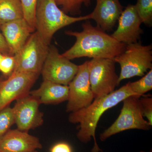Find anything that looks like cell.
Listing matches in <instances>:
<instances>
[{
    "instance_id": "18",
    "label": "cell",
    "mask_w": 152,
    "mask_h": 152,
    "mask_svg": "<svg viewBox=\"0 0 152 152\" xmlns=\"http://www.w3.org/2000/svg\"><path fill=\"white\" fill-rule=\"evenodd\" d=\"M131 90L135 94L136 97L140 98L144 94L152 89V69L150 70L141 79L137 81L130 83Z\"/></svg>"
},
{
    "instance_id": "1",
    "label": "cell",
    "mask_w": 152,
    "mask_h": 152,
    "mask_svg": "<svg viewBox=\"0 0 152 152\" xmlns=\"http://www.w3.org/2000/svg\"><path fill=\"white\" fill-rule=\"evenodd\" d=\"M82 28L81 32H65L66 34L76 38L73 45L62 54L68 59L82 57L114 59L125 50L126 45L116 40L100 28L94 26L88 20Z\"/></svg>"
},
{
    "instance_id": "26",
    "label": "cell",
    "mask_w": 152,
    "mask_h": 152,
    "mask_svg": "<svg viewBox=\"0 0 152 152\" xmlns=\"http://www.w3.org/2000/svg\"><path fill=\"white\" fill-rule=\"evenodd\" d=\"M0 53L3 55L13 56L11 53L8 46L6 42L5 39L2 34L0 32Z\"/></svg>"
},
{
    "instance_id": "17",
    "label": "cell",
    "mask_w": 152,
    "mask_h": 152,
    "mask_svg": "<svg viewBox=\"0 0 152 152\" xmlns=\"http://www.w3.org/2000/svg\"><path fill=\"white\" fill-rule=\"evenodd\" d=\"M23 18V11L20 0H0V27Z\"/></svg>"
},
{
    "instance_id": "12",
    "label": "cell",
    "mask_w": 152,
    "mask_h": 152,
    "mask_svg": "<svg viewBox=\"0 0 152 152\" xmlns=\"http://www.w3.org/2000/svg\"><path fill=\"white\" fill-rule=\"evenodd\" d=\"M118 26L111 35L119 42L127 45L137 42L143 33L141 20L135 6L129 5L123 11L118 20Z\"/></svg>"
},
{
    "instance_id": "14",
    "label": "cell",
    "mask_w": 152,
    "mask_h": 152,
    "mask_svg": "<svg viewBox=\"0 0 152 152\" xmlns=\"http://www.w3.org/2000/svg\"><path fill=\"white\" fill-rule=\"evenodd\" d=\"M0 30L13 56L18 53L35 31L24 18L3 25Z\"/></svg>"
},
{
    "instance_id": "31",
    "label": "cell",
    "mask_w": 152,
    "mask_h": 152,
    "mask_svg": "<svg viewBox=\"0 0 152 152\" xmlns=\"http://www.w3.org/2000/svg\"></svg>"
},
{
    "instance_id": "10",
    "label": "cell",
    "mask_w": 152,
    "mask_h": 152,
    "mask_svg": "<svg viewBox=\"0 0 152 152\" xmlns=\"http://www.w3.org/2000/svg\"><path fill=\"white\" fill-rule=\"evenodd\" d=\"M40 74L14 73L4 80L0 88V110L14 101L29 94L31 89Z\"/></svg>"
},
{
    "instance_id": "6",
    "label": "cell",
    "mask_w": 152,
    "mask_h": 152,
    "mask_svg": "<svg viewBox=\"0 0 152 152\" xmlns=\"http://www.w3.org/2000/svg\"><path fill=\"white\" fill-rule=\"evenodd\" d=\"M49 48L37 31L32 33L21 50L14 56L13 72L40 74Z\"/></svg>"
},
{
    "instance_id": "3",
    "label": "cell",
    "mask_w": 152,
    "mask_h": 152,
    "mask_svg": "<svg viewBox=\"0 0 152 152\" xmlns=\"http://www.w3.org/2000/svg\"><path fill=\"white\" fill-rule=\"evenodd\" d=\"M90 20L89 15L70 16L59 9L55 0H37L35 14L36 30L49 46L55 33L71 24Z\"/></svg>"
},
{
    "instance_id": "20",
    "label": "cell",
    "mask_w": 152,
    "mask_h": 152,
    "mask_svg": "<svg viewBox=\"0 0 152 152\" xmlns=\"http://www.w3.org/2000/svg\"><path fill=\"white\" fill-rule=\"evenodd\" d=\"M135 6L142 23L151 26L152 21V0H137Z\"/></svg>"
},
{
    "instance_id": "30",
    "label": "cell",
    "mask_w": 152,
    "mask_h": 152,
    "mask_svg": "<svg viewBox=\"0 0 152 152\" xmlns=\"http://www.w3.org/2000/svg\"><path fill=\"white\" fill-rule=\"evenodd\" d=\"M140 152H145V151H141ZM149 152H152V150H151V151H150Z\"/></svg>"
},
{
    "instance_id": "22",
    "label": "cell",
    "mask_w": 152,
    "mask_h": 152,
    "mask_svg": "<svg viewBox=\"0 0 152 152\" xmlns=\"http://www.w3.org/2000/svg\"><path fill=\"white\" fill-rule=\"evenodd\" d=\"M24 18L34 30H36L35 14L37 0H20Z\"/></svg>"
},
{
    "instance_id": "9",
    "label": "cell",
    "mask_w": 152,
    "mask_h": 152,
    "mask_svg": "<svg viewBox=\"0 0 152 152\" xmlns=\"http://www.w3.org/2000/svg\"><path fill=\"white\" fill-rule=\"evenodd\" d=\"M89 61L79 66L74 78L68 85L69 97L66 112L73 113L88 107L94 99L89 75Z\"/></svg>"
},
{
    "instance_id": "28",
    "label": "cell",
    "mask_w": 152,
    "mask_h": 152,
    "mask_svg": "<svg viewBox=\"0 0 152 152\" xmlns=\"http://www.w3.org/2000/svg\"><path fill=\"white\" fill-rule=\"evenodd\" d=\"M4 56V55H3L2 54H1V53H0V61H1V60L3 56Z\"/></svg>"
},
{
    "instance_id": "24",
    "label": "cell",
    "mask_w": 152,
    "mask_h": 152,
    "mask_svg": "<svg viewBox=\"0 0 152 152\" xmlns=\"http://www.w3.org/2000/svg\"><path fill=\"white\" fill-rule=\"evenodd\" d=\"M141 110L143 116L145 117L152 126V98L144 97L139 99Z\"/></svg>"
},
{
    "instance_id": "19",
    "label": "cell",
    "mask_w": 152,
    "mask_h": 152,
    "mask_svg": "<svg viewBox=\"0 0 152 152\" xmlns=\"http://www.w3.org/2000/svg\"><path fill=\"white\" fill-rule=\"evenodd\" d=\"M55 1L66 14L77 15L80 14L82 5L89 6L91 0H55Z\"/></svg>"
},
{
    "instance_id": "23",
    "label": "cell",
    "mask_w": 152,
    "mask_h": 152,
    "mask_svg": "<svg viewBox=\"0 0 152 152\" xmlns=\"http://www.w3.org/2000/svg\"><path fill=\"white\" fill-rule=\"evenodd\" d=\"M15 60L14 56L4 55L0 61V72L6 76H10L13 72Z\"/></svg>"
},
{
    "instance_id": "15",
    "label": "cell",
    "mask_w": 152,
    "mask_h": 152,
    "mask_svg": "<svg viewBox=\"0 0 152 152\" xmlns=\"http://www.w3.org/2000/svg\"><path fill=\"white\" fill-rule=\"evenodd\" d=\"M96 6L89 14L97 27L104 31H110L114 27L123 11L119 0H96Z\"/></svg>"
},
{
    "instance_id": "8",
    "label": "cell",
    "mask_w": 152,
    "mask_h": 152,
    "mask_svg": "<svg viewBox=\"0 0 152 152\" xmlns=\"http://www.w3.org/2000/svg\"><path fill=\"white\" fill-rule=\"evenodd\" d=\"M79 66L60 54L56 47H49L41 73L44 80L68 86L78 70Z\"/></svg>"
},
{
    "instance_id": "21",
    "label": "cell",
    "mask_w": 152,
    "mask_h": 152,
    "mask_svg": "<svg viewBox=\"0 0 152 152\" xmlns=\"http://www.w3.org/2000/svg\"><path fill=\"white\" fill-rule=\"evenodd\" d=\"M15 124L12 108L8 106L0 110V138Z\"/></svg>"
},
{
    "instance_id": "5",
    "label": "cell",
    "mask_w": 152,
    "mask_h": 152,
    "mask_svg": "<svg viewBox=\"0 0 152 152\" xmlns=\"http://www.w3.org/2000/svg\"><path fill=\"white\" fill-rule=\"evenodd\" d=\"M139 99L131 96L122 102V108L118 118L100 134V139L102 142L116 134L128 130L148 131L151 129L152 126L142 115Z\"/></svg>"
},
{
    "instance_id": "4",
    "label": "cell",
    "mask_w": 152,
    "mask_h": 152,
    "mask_svg": "<svg viewBox=\"0 0 152 152\" xmlns=\"http://www.w3.org/2000/svg\"><path fill=\"white\" fill-rule=\"evenodd\" d=\"M114 59L121 66L119 84L125 79L142 77L152 69V45H143L138 42L127 45L125 50Z\"/></svg>"
},
{
    "instance_id": "7",
    "label": "cell",
    "mask_w": 152,
    "mask_h": 152,
    "mask_svg": "<svg viewBox=\"0 0 152 152\" xmlns=\"http://www.w3.org/2000/svg\"><path fill=\"white\" fill-rule=\"evenodd\" d=\"M114 59L93 58L89 61V75L94 99L102 97L115 91L119 85Z\"/></svg>"
},
{
    "instance_id": "11",
    "label": "cell",
    "mask_w": 152,
    "mask_h": 152,
    "mask_svg": "<svg viewBox=\"0 0 152 152\" xmlns=\"http://www.w3.org/2000/svg\"><path fill=\"white\" fill-rule=\"evenodd\" d=\"M37 99L30 94L19 99L12 108L15 124L19 130L28 132L42 125L43 115Z\"/></svg>"
},
{
    "instance_id": "27",
    "label": "cell",
    "mask_w": 152,
    "mask_h": 152,
    "mask_svg": "<svg viewBox=\"0 0 152 152\" xmlns=\"http://www.w3.org/2000/svg\"><path fill=\"white\" fill-rule=\"evenodd\" d=\"M4 81V80H2V79L0 77V88H1V86L3 82Z\"/></svg>"
},
{
    "instance_id": "16",
    "label": "cell",
    "mask_w": 152,
    "mask_h": 152,
    "mask_svg": "<svg viewBox=\"0 0 152 152\" xmlns=\"http://www.w3.org/2000/svg\"><path fill=\"white\" fill-rule=\"evenodd\" d=\"M69 91L68 86L44 80L39 88L31 91L29 94L41 104H57L67 101Z\"/></svg>"
},
{
    "instance_id": "13",
    "label": "cell",
    "mask_w": 152,
    "mask_h": 152,
    "mask_svg": "<svg viewBox=\"0 0 152 152\" xmlns=\"http://www.w3.org/2000/svg\"><path fill=\"white\" fill-rule=\"evenodd\" d=\"M42 148L38 138L18 129L9 130L0 138V152H30Z\"/></svg>"
},
{
    "instance_id": "2",
    "label": "cell",
    "mask_w": 152,
    "mask_h": 152,
    "mask_svg": "<svg viewBox=\"0 0 152 152\" xmlns=\"http://www.w3.org/2000/svg\"><path fill=\"white\" fill-rule=\"evenodd\" d=\"M131 96L136 97L128 83L107 96L94 99L88 107L70 113L68 118L69 122L79 124V131L77 134L79 140L86 144L91 141L92 138L94 139V145L91 152H102L98 145L96 138V130L101 116L107 110Z\"/></svg>"
},
{
    "instance_id": "29",
    "label": "cell",
    "mask_w": 152,
    "mask_h": 152,
    "mask_svg": "<svg viewBox=\"0 0 152 152\" xmlns=\"http://www.w3.org/2000/svg\"><path fill=\"white\" fill-rule=\"evenodd\" d=\"M30 152H38L37 151V150H36V151H33Z\"/></svg>"
},
{
    "instance_id": "25",
    "label": "cell",
    "mask_w": 152,
    "mask_h": 152,
    "mask_svg": "<svg viewBox=\"0 0 152 152\" xmlns=\"http://www.w3.org/2000/svg\"><path fill=\"white\" fill-rule=\"evenodd\" d=\"M51 152H72L70 146L65 142L58 143L51 149Z\"/></svg>"
}]
</instances>
